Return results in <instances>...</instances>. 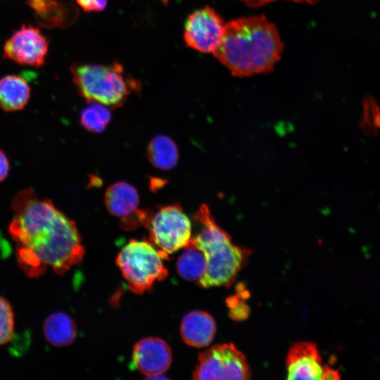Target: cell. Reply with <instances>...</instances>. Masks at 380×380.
Returning <instances> with one entry per match:
<instances>
[{
    "label": "cell",
    "instance_id": "1",
    "mask_svg": "<svg viewBox=\"0 0 380 380\" xmlns=\"http://www.w3.org/2000/svg\"><path fill=\"white\" fill-rule=\"evenodd\" d=\"M12 208L15 215L8 231L27 276L38 277L48 267L63 275L82 260L85 251L75 223L50 200L25 189L14 197Z\"/></svg>",
    "mask_w": 380,
    "mask_h": 380
},
{
    "label": "cell",
    "instance_id": "2",
    "mask_svg": "<svg viewBox=\"0 0 380 380\" xmlns=\"http://www.w3.org/2000/svg\"><path fill=\"white\" fill-rule=\"evenodd\" d=\"M283 49L277 27L262 15L229 21L213 53L233 76L249 77L272 71Z\"/></svg>",
    "mask_w": 380,
    "mask_h": 380
},
{
    "label": "cell",
    "instance_id": "3",
    "mask_svg": "<svg viewBox=\"0 0 380 380\" xmlns=\"http://www.w3.org/2000/svg\"><path fill=\"white\" fill-rule=\"evenodd\" d=\"M201 231L191 239L205 257V271L197 282L203 288L228 286L236 279L249 251L234 245L230 236L215 222L208 208L202 205L196 215Z\"/></svg>",
    "mask_w": 380,
    "mask_h": 380
},
{
    "label": "cell",
    "instance_id": "4",
    "mask_svg": "<svg viewBox=\"0 0 380 380\" xmlns=\"http://www.w3.org/2000/svg\"><path fill=\"white\" fill-rule=\"evenodd\" d=\"M71 73L78 92L86 101L110 108L124 104L139 87V82L118 62L76 64L72 66Z\"/></svg>",
    "mask_w": 380,
    "mask_h": 380
},
{
    "label": "cell",
    "instance_id": "5",
    "mask_svg": "<svg viewBox=\"0 0 380 380\" xmlns=\"http://www.w3.org/2000/svg\"><path fill=\"white\" fill-rule=\"evenodd\" d=\"M167 258L151 243L132 239L120 250L115 262L129 289L141 294L150 290L156 281L167 277V269L163 262V259Z\"/></svg>",
    "mask_w": 380,
    "mask_h": 380
},
{
    "label": "cell",
    "instance_id": "6",
    "mask_svg": "<svg viewBox=\"0 0 380 380\" xmlns=\"http://www.w3.org/2000/svg\"><path fill=\"white\" fill-rule=\"evenodd\" d=\"M149 229V242L168 257L186 247L191 239V224L179 205L160 208L150 215L146 224Z\"/></svg>",
    "mask_w": 380,
    "mask_h": 380
},
{
    "label": "cell",
    "instance_id": "7",
    "mask_svg": "<svg viewBox=\"0 0 380 380\" xmlns=\"http://www.w3.org/2000/svg\"><path fill=\"white\" fill-rule=\"evenodd\" d=\"M251 372L244 355L232 343L215 345L198 356L194 379H248Z\"/></svg>",
    "mask_w": 380,
    "mask_h": 380
},
{
    "label": "cell",
    "instance_id": "8",
    "mask_svg": "<svg viewBox=\"0 0 380 380\" xmlns=\"http://www.w3.org/2000/svg\"><path fill=\"white\" fill-rule=\"evenodd\" d=\"M225 24L221 16L206 6L191 13L184 24V39L187 46L201 53H213L223 37Z\"/></svg>",
    "mask_w": 380,
    "mask_h": 380
},
{
    "label": "cell",
    "instance_id": "9",
    "mask_svg": "<svg viewBox=\"0 0 380 380\" xmlns=\"http://www.w3.org/2000/svg\"><path fill=\"white\" fill-rule=\"evenodd\" d=\"M108 211L119 219L120 225L127 230L146 226L151 213L139 208V197L137 189L125 182L110 185L105 194Z\"/></svg>",
    "mask_w": 380,
    "mask_h": 380
},
{
    "label": "cell",
    "instance_id": "10",
    "mask_svg": "<svg viewBox=\"0 0 380 380\" xmlns=\"http://www.w3.org/2000/svg\"><path fill=\"white\" fill-rule=\"evenodd\" d=\"M48 41L39 30L23 25L6 41L5 56L19 64L39 67L44 63Z\"/></svg>",
    "mask_w": 380,
    "mask_h": 380
},
{
    "label": "cell",
    "instance_id": "11",
    "mask_svg": "<svg viewBox=\"0 0 380 380\" xmlns=\"http://www.w3.org/2000/svg\"><path fill=\"white\" fill-rule=\"evenodd\" d=\"M172 362L169 345L157 337H146L134 345L132 363L141 373L153 378L165 372Z\"/></svg>",
    "mask_w": 380,
    "mask_h": 380
},
{
    "label": "cell",
    "instance_id": "12",
    "mask_svg": "<svg viewBox=\"0 0 380 380\" xmlns=\"http://www.w3.org/2000/svg\"><path fill=\"white\" fill-rule=\"evenodd\" d=\"M288 379H323L325 365L317 346L312 342L296 343L289 349L287 359Z\"/></svg>",
    "mask_w": 380,
    "mask_h": 380
},
{
    "label": "cell",
    "instance_id": "13",
    "mask_svg": "<svg viewBox=\"0 0 380 380\" xmlns=\"http://www.w3.org/2000/svg\"><path fill=\"white\" fill-rule=\"evenodd\" d=\"M39 25L46 28H65L78 18V11L63 0H27Z\"/></svg>",
    "mask_w": 380,
    "mask_h": 380
},
{
    "label": "cell",
    "instance_id": "14",
    "mask_svg": "<svg viewBox=\"0 0 380 380\" xmlns=\"http://www.w3.org/2000/svg\"><path fill=\"white\" fill-rule=\"evenodd\" d=\"M215 322L208 312L194 310L186 314L180 326L182 340L189 346L202 348L209 345L215 334Z\"/></svg>",
    "mask_w": 380,
    "mask_h": 380
},
{
    "label": "cell",
    "instance_id": "15",
    "mask_svg": "<svg viewBox=\"0 0 380 380\" xmlns=\"http://www.w3.org/2000/svg\"><path fill=\"white\" fill-rule=\"evenodd\" d=\"M30 89L24 76L11 75L0 79V107L7 111L18 110L27 104Z\"/></svg>",
    "mask_w": 380,
    "mask_h": 380
},
{
    "label": "cell",
    "instance_id": "16",
    "mask_svg": "<svg viewBox=\"0 0 380 380\" xmlns=\"http://www.w3.org/2000/svg\"><path fill=\"white\" fill-rule=\"evenodd\" d=\"M43 330L46 339L57 347L70 345L77 336L74 321L62 312L51 314L44 322Z\"/></svg>",
    "mask_w": 380,
    "mask_h": 380
},
{
    "label": "cell",
    "instance_id": "17",
    "mask_svg": "<svg viewBox=\"0 0 380 380\" xmlns=\"http://www.w3.org/2000/svg\"><path fill=\"white\" fill-rule=\"evenodd\" d=\"M147 156L154 167L168 170L176 165L179 153L175 141L171 138L159 134L153 137L148 144Z\"/></svg>",
    "mask_w": 380,
    "mask_h": 380
},
{
    "label": "cell",
    "instance_id": "18",
    "mask_svg": "<svg viewBox=\"0 0 380 380\" xmlns=\"http://www.w3.org/2000/svg\"><path fill=\"white\" fill-rule=\"evenodd\" d=\"M184 248V251L177 260V272L186 280L198 282L205 271V257L202 251L191 242Z\"/></svg>",
    "mask_w": 380,
    "mask_h": 380
},
{
    "label": "cell",
    "instance_id": "19",
    "mask_svg": "<svg viewBox=\"0 0 380 380\" xmlns=\"http://www.w3.org/2000/svg\"><path fill=\"white\" fill-rule=\"evenodd\" d=\"M81 113L80 123L88 131L101 132L107 127L111 118L110 112L103 104L90 102Z\"/></svg>",
    "mask_w": 380,
    "mask_h": 380
},
{
    "label": "cell",
    "instance_id": "20",
    "mask_svg": "<svg viewBox=\"0 0 380 380\" xmlns=\"http://www.w3.org/2000/svg\"><path fill=\"white\" fill-rule=\"evenodd\" d=\"M14 333V315L10 303L0 296V345L9 342Z\"/></svg>",
    "mask_w": 380,
    "mask_h": 380
},
{
    "label": "cell",
    "instance_id": "21",
    "mask_svg": "<svg viewBox=\"0 0 380 380\" xmlns=\"http://www.w3.org/2000/svg\"><path fill=\"white\" fill-rule=\"evenodd\" d=\"M77 4L87 12H100L106 8L107 0H75Z\"/></svg>",
    "mask_w": 380,
    "mask_h": 380
},
{
    "label": "cell",
    "instance_id": "22",
    "mask_svg": "<svg viewBox=\"0 0 380 380\" xmlns=\"http://www.w3.org/2000/svg\"><path fill=\"white\" fill-rule=\"evenodd\" d=\"M8 171V160L5 153L0 150V182L3 181L7 177Z\"/></svg>",
    "mask_w": 380,
    "mask_h": 380
},
{
    "label": "cell",
    "instance_id": "23",
    "mask_svg": "<svg viewBox=\"0 0 380 380\" xmlns=\"http://www.w3.org/2000/svg\"><path fill=\"white\" fill-rule=\"evenodd\" d=\"M340 378L337 370L325 365L323 379H338Z\"/></svg>",
    "mask_w": 380,
    "mask_h": 380
},
{
    "label": "cell",
    "instance_id": "24",
    "mask_svg": "<svg viewBox=\"0 0 380 380\" xmlns=\"http://www.w3.org/2000/svg\"><path fill=\"white\" fill-rule=\"evenodd\" d=\"M250 7H258L270 3L274 0H241Z\"/></svg>",
    "mask_w": 380,
    "mask_h": 380
},
{
    "label": "cell",
    "instance_id": "25",
    "mask_svg": "<svg viewBox=\"0 0 380 380\" xmlns=\"http://www.w3.org/2000/svg\"><path fill=\"white\" fill-rule=\"evenodd\" d=\"M296 2H301V3H308V4H315L318 0H291Z\"/></svg>",
    "mask_w": 380,
    "mask_h": 380
},
{
    "label": "cell",
    "instance_id": "26",
    "mask_svg": "<svg viewBox=\"0 0 380 380\" xmlns=\"http://www.w3.org/2000/svg\"><path fill=\"white\" fill-rule=\"evenodd\" d=\"M163 4H166L168 2V0H160Z\"/></svg>",
    "mask_w": 380,
    "mask_h": 380
}]
</instances>
